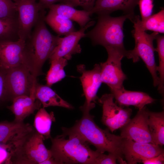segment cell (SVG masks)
Wrapping results in <instances>:
<instances>
[{
    "mask_svg": "<svg viewBox=\"0 0 164 164\" xmlns=\"http://www.w3.org/2000/svg\"><path fill=\"white\" fill-rule=\"evenodd\" d=\"M46 13L44 9L40 11L33 31L25 41L23 51L24 63L36 82L37 77L43 74V66L56 46L59 37L53 35L47 29L44 20Z\"/></svg>",
    "mask_w": 164,
    "mask_h": 164,
    "instance_id": "1",
    "label": "cell"
},
{
    "mask_svg": "<svg viewBox=\"0 0 164 164\" xmlns=\"http://www.w3.org/2000/svg\"><path fill=\"white\" fill-rule=\"evenodd\" d=\"M62 129V135L50 138V150L57 164H95L101 152L91 149L89 143L70 128Z\"/></svg>",
    "mask_w": 164,
    "mask_h": 164,
    "instance_id": "2",
    "label": "cell"
},
{
    "mask_svg": "<svg viewBox=\"0 0 164 164\" xmlns=\"http://www.w3.org/2000/svg\"><path fill=\"white\" fill-rule=\"evenodd\" d=\"M82 118L77 120L71 129L79 134L89 144L94 145L98 152H105L117 156L120 164H126L123 159L122 138L111 133L108 129H103L95 123L94 116L90 112H82Z\"/></svg>",
    "mask_w": 164,
    "mask_h": 164,
    "instance_id": "3",
    "label": "cell"
},
{
    "mask_svg": "<svg viewBox=\"0 0 164 164\" xmlns=\"http://www.w3.org/2000/svg\"><path fill=\"white\" fill-rule=\"evenodd\" d=\"M94 27L85 33L94 45H101L105 48L112 47L122 50L124 46L123 26L127 19L131 21L134 18L129 15L113 17L110 15H98Z\"/></svg>",
    "mask_w": 164,
    "mask_h": 164,
    "instance_id": "4",
    "label": "cell"
},
{
    "mask_svg": "<svg viewBox=\"0 0 164 164\" xmlns=\"http://www.w3.org/2000/svg\"><path fill=\"white\" fill-rule=\"evenodd\" d=\"M44 137L34 129L22 139L12 152L10 164H40L51 157L44 143Z\"/></svg>",
    "mask_w": 164,
    "mask_h": 164,
    "instance_id": "5",
    "label": "cell"
},
{
    "mask_svg": "<svg viewBox=\"0 0 164 164\" xmlns=\"http://www.w3.org/2000/svg\"><path fill=\"white\" fill-rule=\"evenodd\" d=\"M132 22L134 24V29L132 33L135 39V46L133 50H128L126 57L132 59L134 63L141 58L151 74L153 85L156 87L159 83V77L157 73V66L154 56L155 49L153 42L159 33L153 32L148 34L140 28L134 18Z\"/></svg>",
    "mask_w": 164,
    "mask_h": 164,
    "instance_id": "6",
    "label": "cell"
},
{
    "mask_svg": "<svg viewBox=\"0 0 164 164\" xmlns=\"http://www.w3.org/2000/svg\"><path fill=\"white\" fill-rule=\"evenodd\" d=\"M37 82L34 81L30 70L24 63L7 69L5 86L9 101H12L15 98L21 96L35 98Z\"/></svg>",
    "mask_w": 164,
    "mask_h": 164,
    "instance_id": "7",
    "label": "cell"
},
{
    "mask_svg": "<svg viewBox=\"0 0 164 164\" xmlns=\"http://www.w3.org/2000/svg\"><path fill=\"white\" fill-rule=\"evenodd\" d=\"M105 48L108 58L105 62L100 64L101 81L111 91L120 88L123 86V83L127 79L121 68V61L124 57H126L128 50L112 47Z\"/></svg>",
    "mask_w": 164,
    "mask_h": 164,
    "instance_id": "8",
    "label": "cell"
},
{
    "mask_svg": "<svg viewBox=\"0 0 164 164\" xmlns=\"http://www.w3.org/2000/svg\"><path fill=\"white\" fill-rule=\"evenodd\" d=\"M113 95L106 94L98 99L102 108L101 121L113 132L125 125L130 120L132 112L131 108H124L114 101Z\"/></svg>",
    "mask_w": 164,
    "mask_h": 164,
    "instance_id": "9",
    "label": "cell"
},
{
    "mask_svg": "<svg viewBox=\"0 0 164 164\" xmlns=\"http://www.w3.org/2000/svg\"><path fill=\"white\" fill-rule=\"evenodd\" d=\"M77 70L81 74L80 77L84 95L85 97L84 104L80 109L82 112H90L95 106L97 99V93L102 83L101 78V67L96 64L91 70H86L84 65L77 66Z\"/></svg>",
    "mask_w": 164,
    "mask_h": 164,
    "instance_id": "10",
    "label": "cell"
},
{
    "mask_svg": "<svg viewBox=\"0 0 164 164\" xmlns=\"http://www.w3.org/2000/svg\"><path fill=\"white\" fill-rule=\"evenodd\" d=\"M36 0H13L18 12L19 39L24 41L30 36L39 12L44 9Z\"/></svg>",
    "mask_w": 164,
    "mask_h": 164,
    "instance_id": "11",
    "label": "cell"
},
{
    "mask_svg": "<svg viewBox=\"0 0 164 164\" xmlns=\"http://www.w3.org/2000/svg\"><path fill=\"white\" fill-rule=\"evenodd\" d=\"M149 110L146 106L139 110L135 116L121 128L120 136L141 143L155 144L149 129L148 120Z\"/></svg>",
    "mask_w": 164,
    "mask_h": 164,
    "instance_id": "12",
    "label": "cell"
},
{
    "mask_svg": "<svg viewBox=\"0 0 164 164\" xmlns=\"http://www.w3.org/2000/svg\"><path fill=\"white\" fill-rule=\"evenodd\" d=\"M95 22L94 21H90L79 30L72 32L63 37L59 36L57 45L49 58L50 62L61 57L69 60L73 55L80 53L81 48L79 42L82 38L85 37L86 30L93 26Z\"/></svg>",
    "mask_w": 164,
    "mask_h": 164,
    "instance_id": "13",
    "label": "cell"
},
{
    "mask_svg": "<svg viewBox=\"0 0 164 164\" xmlns=\"http://www.w3.org/2000/svg\"><path fill=\"white\" fill-rule=\"evenodd\" d=\"M122 149L127 163L129 164L142 162L143 160L157 156L164 152L163 149L158 145L123 138Z\"/></svg>",
    "mask_w": 164,
    "mask_h": 164,
    "instance_id": "14",
    "label": "cell"
},
{
    "mask_svg": "<svg viewBox=\"0 0 164 164\" xmlns=\"http://www.w3.org/2000/svg\"><path fill=\"white\" fill-rule=\"evenodd\" d=\"M34 129L29 124L23 122H0V143L16 146Z\"/></svg>",
    "mask_w": 164,
    "mask_h": 164,
    "instance_id": "15",
    "label": "cell"
},
{
    "mask_svg": "<svg viewBox=\"0 0 164 164\" xmlns=\"http://www.w3.org/2000/svg\"><path fill=\"white\" fill-rule=\"evenodd\" d=\"M25 41L0 42V65L7 70L24 63L23 51Z\"/></svg>",
    "mask_w": 164,
    "mask_h": 164,
    "instance_id": "16",
    "label": "cell"
},
{
    "mask_svg": "<svg viewBox=\"0 0 164 164\" xmlns=\"http://www.w3.org/2000/svg\"><path fill=\"white\" fill-rule=\"evenodd\" d=\"M111 91L115 100V102L122 107L133 106L140 110L155 101L146 93L128 91L124 86Z\"/></svg>",
    "mask_w": 164,
    "mask_h": 164,
    "instance_id": "17",
    "label": "cell"
},
{
    "mask_svg": "<svg viewBox=\"0 0 164 164\" xmlns=\"http://www.w3.org/2000/svg\"><path fill=\"white\" fill-rule=\"evenodd\" d=\"M138 0H96L94 5L90 12L91 15L96 14L110 15L118 10L123 11L124 14L135 16L134 10Z\"/></svg>",
    "mask_w": 164,
    "mask_h": 164,
    "instance_id": "18",
    "label": "cell"
},
{
    "mask_svg": "<svg viewBox=\"0 0 164 164\" xmlns=\"http://www.w3.org/2000/svg\"><path fill=\"white\" fill-rule=\"evenodd\" d=\"M12 102V104L7 108L14 114V121L18 122H23L26 117L39 109L41 104L38 100L25 95L16 97Z\"/></svg>",
    "mask_w": 164,
    "mask_h": 164,
    "instance_id": "19",
    "label": "cell"
},
{
    "mask_svg": "<svg viewBox=\"0 0 164 164\" xmlns=\"http://www.w3.org/2000/svg\"><path fill=\"white\" fill-rule=\"evenodd\" d=\"M36 98L45 108L50 106H58L72 109L73 107L59 96L56 92L46 84H41L37 82L35 87Z\"/></svg>",
    "mask_w": 164,
    "mask_h": 164,
    "instance_id": "20",
    "label": "cell"
},
{
    "mask_svg": "<svg viewBox=\"0 0 164 164\" xmlns=\"http://www.w3.org/2000/svg\"><path fill=\"white\" fill-rule=\"evenodd\" d=\"M48 9L65 19L76 22L80 28L84 27L91 19L90 16L92 15L90 12L77 10L66 4H54L50 5Z\"/></svg>",
    "mask_w": 164,
    "mask_h": 164,
    "instance_id": "21",
    "label": "cell"
},
{
    "mask_svg": "<svg viewBox=\"0 0 164 164\" xmlns=\"http://www.w3.org/2000/svg\"><path fill=\"white\" fill-rule=\"evenodd\" d=\"M150 132L154 143L162 146L164 144V112L149 111L148 120Z\"/></svg>",
    "mask_w": 164,
    "mask_h": 164,
    "instance_id": "22",
    "label": "cell"
},
{
    "mask_svg": "<svg viewBox=\"0 0 164 164\" xmlns=\"http://www.w3.org/2000/svg\"><path fill=\"white\" fill-rule=\"evenodd\" d=\"M44 20L59 35L66 36L76 31L72 21L65 19L50 10Z\"/></svg>",
    "mask_w": 164,
    "mask_h": 164,
    "instance_id": "23",
    "label": "cell"
},
{
    "mask_svg": "<svg viewBox=\"0 0 164 164\" xmlns=\"http://www.w3.org/2000/svg\"><path fill=\"white\" fill-rule=\"evenodd\" d=\"M55 121L53 112L48 113L44 108H40L36 113L34 119L33 126L35 130L42 135L45 139L50 138L52 123Z\"/></svg>",
    "mask_w": 164,
    "mask_h": 164,
    "instance_id": "24",
    "label": "cell"
},
{
    "mask_svg": "<svg viewBox=\"0 0 164 164\" xmlns=\"http://www.w3.org/2000/svg\"><path fill=\"white\" fill-rule=\"evenodd\" d=\"M19 28L18 17L0 18V42L18 40Z\"/></svg>",
    "mask_w": 164,
    "mask_h": 164,
    "instance_id": "25",
    "label": "cell"
},
{
    "mask_svg": "<svg viewBox=\"0 0 164 164\" xmlns=\"http://www.w3.org/2000/svg\"><path fill=\"white\" fill-rule=\"evenodd\" d=\"M140 28L143 30L164 33V10L162 9L158 13L152 15L145 19L141 20L139 15L134 18Z\"/></svg>",
    "mask_w": 164,
    "mask_h": 164,
    "instance_id": "26",
    "label": "cell"
},
{
    "mask_svg": "<svg viewBox=\"0 0 164 164\" xmlns=\"http://www.w3.org/2000/svg\"><path fill=\"white\" fill-rule=\"evenodd\" d=\"M50 63L51 65L46 75V85L51 87L65 77L64 68L67 64V60L61 57L53 60Z\"/></svg>",
    "mask_w": 164,
    "mask_h": 164,
    "instance_id": "27",
    "label": "cell"
},
{
    "mask_svg": "<svg viewBox=\"0 0 164 164\" xmlns=\"http://www.w3.org/2000/svg\"><path fill=\"white\" fill-rule=\"evenodd\" d=\"M157 47L155 49L158 53L159 65L157 66V71L159 74L158 90L163 96L164 91V36L158 34L156 38Z\"/></svg>",
    "mask_w": 164,
    "mask_h": 164,
    "instance_id": "28",
    "label": "cell"
},
{
    "mask_svg": "<svg viewBox=\"0 0 164 164\" xmlns=\"http://www.w3.org/2000/svg\"><path fill=\"white\" fill-rule=\"evenodd\" d=\"M18 17L15 3L12 0H0V18Z\"/></svg>",
    "mask_w": 164,
    "mask_h": 164,
    "instance_id": "29",
    "label": "cell"
},
{
    "mask_svg": "<svg viewBox=\"0 0 164 164\" xmlns=\"http://www.w3.org/2000/svg\"><path fill=\"white\" fill-rule=\"evenodd\" d=\"M153 0H138L141 20H143L152 15L154 5Z\"/></svg>",
    "mask_w": 164,
    "mask_h": 164,
    "instance_id": "30",
    "label": "cell"
},
{
    "mask_svg": "<svg viewBox=\"0 0 164 164\" xmlns=\"http://www.w3.org/2000/svg\"><path fill=\"white\" fill-rule=\"evenodd\" d=\"M96 0H63L61 3L73 7L79 6L86 11L91 12L94 5Z\"/></svg>",
    "mask_w": 164,
    "mask_h": 164,
    "instance_id": "31",
    "label": "cell"
},
{
    "mask_svg": "<svg viewBox=\"0 0 164 164\" xmlns=\"http://www.w3.org/2000/svg\"><path fill=\"white\" fill-rule=\"evenodd\" d=\"M7 70L0 65V105L9 101L5 86Z\"/></svg>",
    "mask_w": 164,
    "mask_h": 164,
    "instance_id": "32",
    "label": "cell"
},
{
    "mask_svg": "<svg viewBox=\"0 0 164 164\" xmlns=\"http://www.w3.org/2000/svg\"><path fill=\"white\" fill-rule=\"evenodd\" d=\"M15 146L0 143V164H10L11 153Z\"/></svg>",
    "mask_w": 164,
    "mask_h": 164,
    "instance_id": "33",
    "label": "cell"
},
{
    "mask_svg": "<svg viewBox=\"0 0 164 164\" xmlns=\"http://www.w3.org/2000/svg\"><path fill=\"white\" fill-rule=\"evenodd\" d=\"M118 158L114 155L108 153L105 155L101 153L97 159L95 164H116Z\"/></svg>",
    "mask_w": 164,
    "mask_h": 164,
    "instance_id": "34",
    "label": "cell"
},
{
    "mask_svg": "<svg viewBox=\"0 0 164 164\" xmlns=\"http://www.w3.org/2000/svg\"><path fill=\"white\" fill-rule=\"evenodd\" d=\"M142 163L144 164H163L164 152L157 156L143 160Z\"/></svg>",
    "mask_w": 164,
    "mask_h": 164,
    "instance_id": "35",
    "label": "cell"
},
{
    "mask_svg": "<svg viewBox=\"0 0 164 164\" xmlns=\"http://www.w3.org/2000/svg\"><path fill=\"white\" fill-rule=\"evenodd\" d=\"M63 0H39V2L42 5L43 8L48 9L51 5L55 4V3L60 2L61 3Z\"/></svg>",
    "mask_w": 164,
    "mask_h": 164,
    "instance_id": "36",
    "label": "cell"
},
{
    "mask_svg": "<svg viewBox=\"0 0 164 164\" xmlns=\"http://www.w3.org/2000/svg\"><path fill=\"white\" fill-rule=\"evenodd\" d=\"M57 164L56 162L51 156L50 158L46 159L41 163L40 164Z\"/></svg>",
    "mask_w": 164,
    "mask_h": 164,
    "instance_id": "37",
    "label": "cell"
},
{
    "mask_svg": "<svg viewBox=\"0 0 164 164\" xmlns=\"http://www.w3.org/2000/svg\"></svg>",
    "mask_w": 164,
    "mask_h": 164,
    "instance_id": "38",
    "label": "cell"
}]
</instances>
